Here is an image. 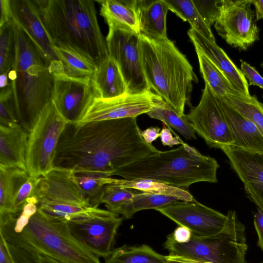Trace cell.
<instances>
[{"mask_svg": "<svg viewBox=\"0 0 263 263\" xmlns=\"http://www.w3.org/2000/svg\"><path fill=\"white\" fill-rule=\"evenodd\" d=\"M229 223L220 233L208 237L192 236L185 243H178L172 235L167 236L165 248L170 255L213 263H244L248 249L245 227L234 211L229 210Z\"/></svg>", "mask_w": 263, "mask_h": 263, "instance_id": "52a82bcc", "label": "cell"}, {"mask_svg": "<svg viewBox=\"0 0 263 263\" xmlns=\"http://www.w3.org/2000/svg\"><path fill=\"white\" fill-rule=\"evenodd\" d=\"M252 0H221L215 23L217 33L230 46L247 50L259 39V29L251 9Z\"/></svg>", "mask_w": 263, "mask_h": 263, "instance_id": "4fadbf2b", "label": "cell"}, {"mask_svg": "<svg viewBox=\"0 0 263 263\" xmlns=\"http://www.w3.org/2000/svg\"><path fill=\"white\" fill-rule=\"evenodd\" d=\"M110 183L143 192L172 196L181 201H191L194 199L187 188L178 187L150 179L112 178Z\"/></svg>", "mask_w": 263, "mask_h": 263, "instance_id": "f1b7e54d", "label": "cell"}, {"mask_svg": "<svg viewBox=\"0 0 263 263\" xmlns=\"http://www.w3.org/2000/svg\"><path fill=\"white\" fill-rule=\"evenodd\" d=\"M0 232L11 245L64 263H101L74 238L67 222L49 218L39 209L22 232L0 224Z\"/></svg>", "mask_w": 263, "mask_h": 263, "instance_id": "8992f818", "label": "cell"}, {"mask_svg": "<svg viewBox=\"0 0 263 263\" xmlns=\"http://www.w3.org/2000/svg\"><path fill=\"white\" fill-rule=\"evenodd\" d=\"M53 44L72 49L97 66L109 57L107 43L91 0H36Z\"/></svg>", "mask_w": 263, "mask_h": 263, "instance_id": "7a4b0ae2", "label": "cell"}, {"mask_svg": "<svg viewBox=\"0 0 263 263\" xmlns=\"http://www.w3.org/2000/svg\"><path fill=\"white\" fill-rule=\"evenodd\" d=\"M166 263H199V261L182 256L168 255L166 256Z\"/></svg>", "mask_w": 263, "mask_h": 263, "instance_id": "c3c4849f", "label": "cell"}, {"mask_svg": "<svg viewBox=\"0 0 263 263\" xmlns=\"http://www.w3.org/2000/svg\"><path fill=\"white\" fill-rule=\"evenodd\" d=\"M193 1L201 17L206 25L211 28L220 14L221 0Z\"/></svg>", "mask_w": 263, "mask_h": 263, "instance_id": "f35d334b", "label": "cell"}, {"mask_svg": "<svg viewBox=\"0 0 263 263\" xmlns=\"http://www.w3.org/2000/svg\"><path fill=\"white\" fill-rule=\"evenodd\" d=\"M240 70L246 79H248L249 85L256 86L263 89V77L254 67L246 61H242Z\"/></svg>", "mask_w": 263, "mask_h": 263, "instance_id": "ab89813d", "label": "cell"}, {"mask_svg": "<svg viewBox=\"0 0 263 263\" xmlns=\"http://www.w3.org/2000/svg\"><path fill=\"white\" fill-rule=\"evenodd\" d=\"M139 48L151 90L184 116L185 105L191 106L193 83L198 81L186 57L168 38L156 39L139 34Z\"/></svg>", "mask_w": 263, "mask_h": 263, "instance_id": "277c9868", "label": "cell"}, {"mask_svg": "<svg viewBox=\"0 0 263 263\" xmlns=\"http://www.w3.org/2000/svg\"><path fill=\"white\" fill-rule=\"evenodd\" d=\"M109 56L118 64L127 86V93L151 89L143 72L139 53V34L125 28H109L106 37Z\"/></svg>", "mask_w": 263, "mask_h": 263, "instance_id": "8fae6325", "label": "cell"}, {"mask_svg": "<svg viewBox=\"0 0 263 263\" xmlns=\"http://www.w3.org/2000/svg\"><path fill=\"white\" fill-rule=\"evenodd\" d=\"M171 235L176 242L182 243L187 242L190 240L192 236V233L189 228L179 226Z\"/></svg>", "mask_w": 263, "mask_h": 263, "instance_id": "f6af8a7d", "label": "cell"}, {"mask_svg": "<svg viewBox=\"0 0 263 263\" xmlns=\"http://www.w3.org/2000/svg\"><path fill=\"white\" fill-rule=\"evenodd\" d=\"M137 117L68 123L60 138L54 167L113 176L119 168L158 150L141 135Z\"/></svg>", "mask_w": 263, "mask_h": 263, "instance_id": "6da1fadb", "label": "cell"}, {"mask_svg": "<svg viewBox=\"0 0 263 263\" xmlns=\"http://www.w3.org/2000/svg\"><path fill=\"white\" fill-rule=\"evenodd\" d=\"M260 65V67L263 69V60Z\"/></svg>", "mask_w": 263, "mask_h": 263, "instance_id": "816d5d0a", "label": "cell"}, {"mask_svg": "<svg viewBox=\"0 0 263 263\" xmlns=\"http://www.w3.org/2000/svg\"><path fill=\"white\" fill-rule=\"evenodd\" d=\"M196 52L200 72L205 84L209 86L217 97L223 98L231 96L241 99L250 98L236 90L226 76L206 57L198 51Z\"/></svg>", "mask_w": 263, "mask_h": 263, "instance_id": "83f0119b", "label": "cell"}, {"mask_svg": "<svg viewBox=\"0 0 263 263\" xmlns=\"http://www.w3.org/2000/svg\"><path fill=\"white\" fill-rule=\"evenodd\" d=\"M24 250L23 255L27 263H64L44 254Z\"/></svg>", "mask_w": 263, "mask_h": 263, "instance_id": "60d3db41", "label": "cell"}, {"mask_svg": "<svg viewBox=\"0 0 263 263\" xmlns=\"http://www.w3.org/2000/svg\"><path fill=\"white\" fill-rule=\"evenodd\" d=\"M62 63L63 73L74 78H91L98 66L92 61L71 48L54 46Z\"/></svg>", "mask_w": 263, "mask_h": 263, "instance_id": "1f68e13d", "label": "cell"}, {"mask_svg": "<svg viewBox=\"0 0 263 263\" xmlns=\"http://www.w3.org/2000/svg\"><path fill=\"white\" fill-rule=\"evenodd\" d=\"M33 195L37 199L38 209L45 215L66 222L93 208L83 197L68 170L53 167L41 176Z\"/></svg>", "mask_w": 263, "mask_h": 263, "instance_id": "ba28073f", "label": "cell"}, {"mask_svg": "<svg viewBox=\"0 0 263 263\" xmlns=\"http://www.w3.org/2000/svg\"><path fill=\"white\" fill-rule=\"evenodd\" d=\"M231 105L242 116L253 122L263 135V103L255 95L241 99L227 96L221 98Z\"/></svg>", "mask_w": 263, "mask_h": 263, "instance_id": "e575fe53", "label": "cell"}, {"mask_svg": "<svg viewBox=\"0 0 263 263\" xmlns=\"http://www.w3.org/2000/svg\"><path fill=\"white\" fill-rule=\"evenodd\" d=\"M171 128L167 127L166 125L163 123V127L160 132V139L164 146H168L171 147L174 145L184 144V142L177 135L173 137L171 133Z\"/></svg>", "mask_w": 263, "mask_h": 263, "instance_id": "b9f144b4", "label": "cell"}, {"mask_svg": "<svg viewBox=\"0 0 263 263\" xmlns=\"http://www.w3.org/2000/svg\"><path fill=\"white\" fill-rule=\"evenodd\" d=\"M160 129L158 127H151L141 132V135L145 141L149 144L160 136Z\"/></svg>", "mask_w": 263, "mask_h": 263, "instance_id": "7dc6e473", "label": "cell"}, {"mask_svg": "<svg viewBox=\"0 0 263 263\" xmlns=\"http://www.w3.org/2000/svg\"><path fill=\"white\" fill-rule=\"evenodd\" d=\"M123 218L109 210L93 208L67 222L74 238L98 257L111 254Z\"/></svg>", "mask_w": 263, "mask_h": 263, "instance_id": "30bf717a", "label": "cell"}, {"mask_svg": "<svg viewBox=\"0 0 263 263\" xmlns=\"http://www.w3.org/2000/svg\"><path fill=\"white\" fill-rule=\"evenodd\" d=\"M41 177L29 176L21 187L14 200L11 213L18 217L21 213L27 199L33 196Z\"/></svg>", "mask_w": 263, "mask_h": 263, "instance_id": "74e56055", "label": "cell"}, {"mask_svg": "<svg viewBox=\"0 0 263 263\" xmlns=\"http://www.w3.org/2000/svg\"><path fill=\"white\" fill-rule=\"evenodd\" d=\"M185 115L196 133L211 148L232 146L233 138L218 97L205 84L200 100Z\"/></svg>", "mask_w": 263, "mask_h": 263, "instance_id": "7c38bea8", "label": "cell"}, {"mask_svg": "<svg viewBox=\"0 0 263 263\" xmlns=\"http://www.w3.org/2000/svg\"><path fill=\"white\" fill-rule=\"evenodd\" d=\"M0 27L12 21L10 0H1Z\"/></svg>", "mask_w": 263, "mask_h": 263, "instance_id": "bcb514c9", "label": "cell"}, {"mask_svg": "<svg viewBox=\"0 0 263 263\" xmlns=\"http://www.w3.org/2000/svg\"><path fill=\"white\" fill-rule=\"evenodd\" d=\"M52 101L68 123L80 121L94 97L91 78H74L53 72Z\"/></svg>", "mask_w": 263, "mask_h": 263, "instance_id": "9a60e30c", "label": "cell"}, {"mask_svg": "<svg viewBox=\"0 0 263 263\" xmlns=\"http://www.w3.org/2000/svg\"><path fill=\"white\" fill-rule=\"evenodd\" d=\"M29 176L27 171L0 166V215L12 214L17 194Z\"/></svg>", "mask_w": 263, "mask_h": 263, "instance_id": "484cf974", "label": "cell"}, {"mask_svg": "<svg viewBox=\"0 0 263 263\" xmlns=\"http://www.w3.org/2000/svg\"><path fill=\"white\" fill-rule=\"evenodd\" d=\"M13 21L27 34L53 72H63L62 62L42 22L39 11L31 0H10Z\"/></svg>", "mask_w": 263, "mask_h": 263, "instance_id": "2e32d148", "label": "cell"}, {"mask_svg": "<svg viewBox=\"0 0 263 263\" xmlns=\"http://www.w3.org/2000/svg\"><path fill=\"white\" fill-rule=\"evenodd\" d=\"M219 167L213 157L205 156L184 143L167 151L145 156L117 170L114 175L124 179H150L182 188L199 182L217 183Z\"/></svg>", "mask_w": 263, "mask_h": 263, "instance_id": "5b68a950", "label": "cell"}, {"mask_svg": "<svg viewBox=\"0 0 263 263\" xmlns=\"http://www.w3.org/2000/svg\"><path fill=\"white\" fill-rule=\"evenodd\" d=\"M169 10L184 22H188L194 29L208 40L216 42L215 37L205 24L193 0H164Z\"/></svg>", "mask_w": 263, "mask_h": 263, "instance_id": "d6a6232c", "label": "cell"}, {"mask_svg": "<svg viewBox=\"0 0 263 263\" xmlns=\"http://www.w3.org/2000/svg\"><path fill=\"white\" fill-rule=\"evenodd\" d=\"M95 96L110 99L127 93V86L117 62L109 56L102 61L91 78Z\"/></svg>", "mask_w": 263, "mask_h": 263, "instance_id": "603a6c76", "label": "cell"}, {"mask_svg": "<svg viewBox=\"0 0 263 263\" xmlns=\"http://www.w3.org/2000/svg\"><path fill=\"white\" fill-rule=\"evenodd\" d=\"M137 193L132 189L123 187L114 184H106L103 189L102 203L112 212L115 208L131 199Z\"/></svg>", "mask_w": 263, "mask_h": 263, "instance_id": "d590c367", "label": "cell"}, {"mask_svg": "<svg viewBox=\"0 0 263 263\" xmlns=\"http://www.w3.org/2000/svg\"><path fill=\"white\" fill-rule=\"evenodd\" d=\"M218 98L233 138L232 146L263 152V135L258 127L228 102Z\"/></svg>", "mask_w": 263, "mask_h": 263, "instance_id": "ffe728a7", "label": "cell"}, {"mask_svg": "<svg viewBox=\"0 0 263 263\" xmlns=\"http://www.w3.org/2000/svg\"><path fill=\"white\" fill-rule=\"evenodd\" d=\"M255 8V21L263 19V0H252Z\"/></svg>", "mask_w": 263, "mask_h": 263, "instance_id": "681fc988", "label": "cell"}, {"mask_svg": "<svg viewBox=\"0 0 263 263\" xmlns=\"http://www.w3.org/2000/svg\"><path fill=\"white\" fill-rule=\"evenodd\" d=\"M28 134L20 124L13 127L0 125V166L27 171L26 149Z\"/></svg>", "mask_w": 263, "mask_h": 263, "instance_id": "7402d4cb", "label": "cell"}, {"mask_svg": "<svg viewBox=\"0 0 263 263\" xmlns=\"http://www.w3.org/2000/svg\"><path fill=\"white\" fill-rule=\"evenodd\" d=\"M187 34L196 51L200 52L213 63L236 90L248 98L252 96L249 92L248 82L240 69L216 42L208 40L192 28L188 30Z\"/></svg>", "mask_w": 263, "mask_h": 263, "instance_id": "d6986e66", "label": "cell"}, {"mask_svg": "<svg viewBox=\"0 0 263 263\" xmlns=\"http://www.w3.org/2000/svg\"><path fill=\"white\" fill-rule=\"evenodd\" d=\"M253 218L254 225L258 236L257 245L263 250V212L257 208Z\"/></svg>", "mask_w": 263, "mask_h": 263, "instance_id": "ee69618b", "label": "cell"}, {"mask_svg": "<svg viewBox=\"0 0 263 263\" xmlns=\"http://www.w3.org/2000/svg\"><path fill=\"white\" fill-rule=\"evenodd\" d=\"M8 73H5L1 74L0 77V86L1 89H4L11 86L10 82L8 78Z\"/></svg>", "mask_w": 263, "mask_h": 263, "instance_id": "f907efd6", "label": "cell"}, {"mask_svg": "<svg viewBox=\"0 0 263 263\" xmlns=\"http://www.w3.org/2000/svg\"><path fill=\"white\" fill-rule=\"evenodd\" d=\"M68 123L52 100L40 112L28 134L26 166L30 176H44L54 167L59 141Z\"/></svg>", "mask_w": 263, "mask_h": 263, "instance_id": "9c48e42d", "label": "cell"}, {"mask_svg": "<svg viewBox=\"0 0 263 263\" xmlns=\"http://www.w3.org/2000/svg\"><path fill=\"white\" fill-rule=\"evenodd\" d=\"M244 263H248V262H246V261H245V262ZM258 263H263V260H262V261H260V262H258Z\"/></svg>", "mask_w": 263, "mask_h": 263, "instance_id": "f5cc1de1", "label": "cell"}, {"mask_svg": "<svg viewBox=\"0 0 263 263\" xmlns=\"http://www.w3.org/2000/svg\"><path fill=\"white\" fill-rule=\"evenodd\" d=\"M71 172L72 180L90 207L98 208L102 203L104 187L111 183L112 178L107 174L96 172Z\"/></svg>", "mask_w": 263, "mask_h": 263, "instance_id": "4316f807", "label": "cell"}, {"mask_svg": "<svg viewBox=\"0 0 263 263\" xmlns=\"http://www.w3.org/2000/svg\"><path fill=\"white\" fill-rule=\"evenodd\" d=\"M177 198L148 192H138L124 203L115 208L112 212L121 215L123 218L128 219L137 212L147 209L163 207L176 201Z\"/></svg>", "mask_w": 263, "mask_h": 263, "instance_id": "f546056e", "label": "cell"}, {"mask_svg": "<svg viewBox=\"0 0 263 263\" xmlns=\"http://www.w3.org/2000/svg\"><path fill=\"white\" fill-rule=\"evenodd\" d=\"M146 114L151 118L162 121L168 127H172L187 140L196 139V132L185 115H179L172 106L153 92L152 108Z\"/></svg>", "mask_w": 263, "mask_h": 263, "instance_id": "d4e9b609", "label": "cell"}, {"mask_svg": "<svg viewBox=\"0 0 263 263\" xmlns=\"http://www.w3.org/2000/svg\"><path fill=\"white\" fill-rule=\"evenodd\" d=\"M150 90L138 94H126L110 99L95 96L82 118L77 123H85L128 117L146 114L152 108Z\"/></svg>", "mask_w": 263, "mask_h": 263, "instance_id": "e0dca14e", "label": "cell"}, {"mask_svg": "<svg viewBox=\"0 0 263 263\" xmlns=\"http://www.w3.org/2000/svg\"><path fill=\"white\" fill-rule=\"evenodd\" d=\"M0 263H16L10 251L8 243L0 232Z\"/></svg>", "mask_w": 263, "mask_h": 263, "instance_id": "7bdbcfd3", "label": "cell"}, {"mask_svg": "<svg viewBox=\"0 0 263 263\" xmlns=\"http://www.w3.org/2000/svg\"><path fill=\"white\" fill-rule=\"evenodd\" d=\"M95 2L100 5V14L109 28L128 29L139 34L135 0H100Z\"/></svg>", "mask_w": 263, "mask_h": 263, "instance_id": "cb8c5ba5", "label": "cell"}, {"mask_svg": "<svg viewBox=\"0 0 263 263\" xmlns=\"http://www.w3.org/2000/svg\"><path fill=\"white\" fill-rule=\"evenodd\" d=\"M262 98H263V95H262Z\"/></svg>", "mask_w": 263, "mask_h": 263, "instance_id": "db71d44e", "label": "cell"}, {"mask_svg": "<svg viewBox=\"0 0 263 263\" xmlns=\"http://www.w3.org/2000/svg\"><path fill=\"white\" fill-rule=\"evenodd\" d=\"M11 86L1 89L0 125L13 127L19 124Z\"/></svg>", "mask_w": 263, "mask_h": 263, "instance_id": "8d00e7d4", "label": "cell"}, {"mask_svg": "<svg viewBox=\"0 0 263 263\" xmlns=\"http://www.w3.org/2000/svg\"><path fill=\"white\" fill-rule=\"evenodd\" d=\"M13 22L16 55L8 78L19 123L29 134L40 112L51 101L54 79L34 44Z\"/></svg>", "mask_w": 263, "mask_h": 263, "instance_id": "3957f363", "label": "cell"}, {"mask_svg": "<svg viewBox=\"0 0 263 263\" xmlns=\"http://www.w3.org/2000/svg\"><path fill=\"white\" fill-rule=\"evenodd\" d=\"M157 211L179 226L189 228L192 235L199 238L215 235L229 223V216L198 202L177 200L157 209Z\"/></svg>", "mask_w": 263, "mask_h": 263, "instance_id": "5bb4252c", "label": "cell"}, {"mask_svg": "<svg viewBox=\"0 0 263 263\" xmlns=\"http://www.w3.org/2000/svg\"><path fill=\"white\" fill-rule=\"evenodd\" d=\"M166 256L146 245H124L113 249L104 263H166Z\"/></svg>", "mask_w": 263, "mask_h": 263, "instance_id": "4dcf8cb0", "label": "cell"}, {"mask_svg": "<svg viewBox=\"0 0 263 263\" xmlns=\"http://www.w3.org/2000/svg\"><path fill=\"white\" fill-rule=\"evenodd\" d=\"M221 150L242 182L250 200L263 212V152L233 146Z\"/></svg>", "mask_w": 263, "mask_h": 263, "instance_id": "ac0fdd59", "label": "cell"}, {"mask_svg": "<svg viewBox=\"0 0 263 263\" xmlns=\"http://www.w3.org/2000/svg\"><path fill=\"white\" fill-rule=\"evenodd\" d=\"M139 34L156 39H167L166 19L169 9L164 0H135Z\"/></svg>", "mask_w": 263, "mask_h": 263, "instance_id": "44dd1931", "label": "cell"}, {"mask_svg": "<svg viewBox=\"0 0 263 263\" xmlns=\"http://www.w3.org/2000/svg\"><path fill=\"white\" fill-rule=\"evenodd\" d=\"M16 55V41L14 22L0 27V73L9 72Z\"/></svg>", "mask_w": 263, "mask_h": 263, "instance_id": "836d02e7", "label": "cell"}]
</instances>
